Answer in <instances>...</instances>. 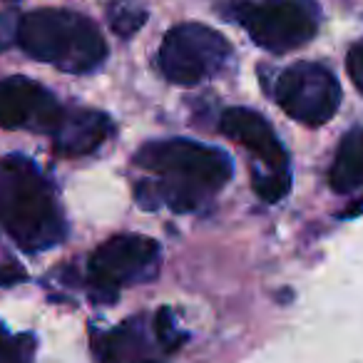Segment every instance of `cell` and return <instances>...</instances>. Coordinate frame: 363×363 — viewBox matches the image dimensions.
Returning <instances> with one entry per match:
<instances>
[{
	"label": "cell",
	"instance_id": "1",
	"mask_svg": "<svg viewBox=\"0 0 363 363\" xmlns=\"http://www.w3.org/2000/svg\"><path fill=\"white\" fill-rule=\"evenodd\" d=\"M135 162L152 174V179L140 182L135 189L137 202L145 209L194 212L232 179L234 172L232 160L222 150L182 137L147 142Z\"/></svg>",
	"mask_w": 363,
	"mask_h": 363
},
{
	"label": "cell",
	"instance_id": "2",
	"mask_svg": "<svg viewBox=\"0 0 363 363\" xmlns=\"http://www.w3.org/2000/svg\"><path fill=\"white\" fill-rule=\"evenodd\" d=\"M0 227L26 252L52 249L67 234L52 184L21 155L0 160Z\"/></svg>",
	"mask_w": 363,
	"mask_h": 363
},
{
	"label": "cell",
	"instance_id": "3",
	"mask_svg": "<svg viewBox=\"0 0 363 363\" xmlns=\"http://www.w3.org/2000/svg\"><path fill=\"white\" fill-rule=\"evenodd\" d=\"M18 45L33 60L62 72L85 75L105 62L107 43L100 28L82 13L43 8L21 16Z\"/></svg>",
	"mask_w": 363,
	"mask_h": 363
},
{
	"label": "cell",
	"instance_id": "4",
	"mask_svg": "<svg viewBox=\"0 0 363 363\" xmlns=\"http://www.w3.org/2000/svg\"><path fill=\"white\" fill-rule=\"evenodd\" d=\"M234 21L269 52H291L318 33L321 13L313 0H249L232 11Z\"/></svg>",
	"mask_w": 363,
	"mask_h": 363
},
{
	"label": "cell",
	"instance_id": "5",
	"mask_svg": "<svg viewBox=\"0 0 363 363\" xmlns=\"http://www.w3.org/2000/svg\"><path fill=\"white\" fill-rule=\"evenodd\" d=\"M232 60V45L222 33L202 23H182L164 35L160 48L162 75L182 87H192L219 75Z\"/></svg>",
	"mask_w": 363,
	"mask_h": 363
},
{
	"label": "cell",
	"instance_id": "6",
	"mask_svg": "<svg viewBox=\"0 0 363 363\" xmlns=\"http://www.w3.org/2000/svg\"><path fill=\"white\" fill-rule=\"evenodd\" d=\"M160 244L142 234H120L107 239L90 257L87 277L97 301H115L120 289L150 281L160 272Z\"/></svg>",
	"mask_w": 363,
	"mask_h": 363
},
{
	"label": "cell",
	"instance_id": "7",
	"mask_svg": "<svg viewBox=\"0 0 363 363\" xmlns=\"http://www.w3.org/2000/svg\"><path fill=\"white\" fill-rule=\"evenodd\" d=\"M274 100L291 120L321 127L338 112L341 85L328 67L318 62H296L277 77Z\"/></svg>",
	"mask_w": 363,
	"mask_h": 363
},
{
	"label": "cell",
	"instance_id": "8",
	"mask_svg": "<svg viewBox=\"0 0 363 363\" xmlns=\"http://www.w3.org/2000/svg\"><path fill=\"white\" fill-rule=\"evenodd\" d=\"M62 115L65 107L40 82L21 75L0 80V130H35L52 135Z\"/></svg>",
	"mask_w": 363,
	"mask_h": 363
},
{
	"label": "cell",
	"instance_id": "9",
	"mask_svg": "<svg viewBox=\"0 0 363 363\" xmlns=\"http://www.w3.org/2000/svg\"><path fill=\"white\" fill-rule=\"evenodd\" d=\"M219 130L224 137L242 145L262 164L254 174H289V155L281 140L259 112L249 107H229L222 112Z\"/></svg>",
	"mask_w": 363,
	"mask_h": 363
},
{
	"label": "cell",
	"instance_id": "10",
	"mask_svg": "<svg viewBox=\"0 0 363 363\" xmlns=\"http://www.w3.org/2000/svg\"><path fill=\"white\" fill-rule=\"evenodd\" d=\"M112 135V120L100 110L72 107L62 115L60 125L52 132L55 152L62 157H82L95 152Z\"/></svg>",
	"mask_w": 363,
	"mask_h": 363
},
{
	"label": "cell",
	"instance_id": "11",
	"mask_svg": "<svg viewBox=\"0 0 363 363\" xmlns=\"http://www.w3.org/2000/svg\"><path fill=\"white\" fill-rule=\"evenodd\" d=\"M95 356L100 363H142L150 358L145 326L140 318L125 321L115 331L95 338Z\"/></svg>",
	"mask_w": 363,
	"mask_h": 363
},
{
	"label": "cell",
	"instance_id": "12",
	"mask_svg": "<svg viewBox=\"0 0 363 363\" xmlns=\"http://www.w3.org/2000/svg\"><path fill=\"white\" fill-rule=\"evenodd\" d=\"M328 182L338 194L356 192L363 187V127H353L341 140Z\"/></svg>",
	"mask_w": 363,
	"mask_h": 363
},
{
	"label": "cell",
	"instance_id": "13",
	"mask_svg": "<svg viewBox=\"0 0 363 363\" xmlns=\"http://www.w3.org/2000/svg\"><path fill=\"white\" fill-rule=\"evenodd\" d=\"M110 28L120 38H130L147 23V11L135 0H112L107 8Z\"/></svg>",
	"mask_w": 363,
	"mask_h": 363
},
{
	"label": "cell",
	"instance_id": "14",
	"mask_svg": "<svg viewBox=\"0 0 363 363\" xmlns=\"http://www.w3.org/2000/svg\"><path fill=\"white\" fill-rule=\"evenodd\" d=\"M35 338L30 333H11L0 323V363H33Z\"/></svg>",
	"mask_w": 363,
	"mask_h": 363
},
{
	"label": "cell",
	"instance_id": "15",
	"mask_svg": "<svg viewBox=\"0 0 363 363\" xmlns=\"http://www.w3.org/2000/svg\"><path fill=\"white\" fill-rule=\"evenodd\" d=\"M155 336H157V343H160L164 351H177V348L184 343V338H187L179 331V326H177L174 313L167 306H162L155 316Z\"/></svg>",
	"mask_w": 363,
	"mask_h": 363
},
{
	"label": "cell",
	"instance_id": "16",
	"mask_svg": "<svg viewBox=\"0 0 363 363\" xmlns=\"http://www.w3.org/2000/svg\"><path fill=\"white\" fill-rule=\"evenodd\" d=\"M291 174H254V192L264 202H279L289 194Z\"/></svg>",
	"mask_w": 363,
	"mask_h": 363
},
{
	"label": "cell",
	"instance_id": "17",
	"mask_svg": "<svg viewBox=\"0 0 363 363\" xmlns=\"http://www.w3.org/2000/svg\"><path fill=\"white\" fill-rule=\"evenodd\" d=\"M18 28H21L18 13H0V50L18 43Z\"/></svg>",
	"mask_w": 363,
	"mask_h": 363
},
{
	"label": "cell",
	"instance_id": "18",
	"mask_svg": "<svg viewBox=\"0 0 363 363\" xmlns=\"http://www.w3.org/2000/svg\"><path fill=\"white\" fill-rule=\"evenodd\" d=\"M346 67H348V75H351L353 85L363 92V40L356 43V45L348 50L346 57Z\"/></svg>",
	"mask_w": 363,
	"mask_h": 363
},
{
	"label": "cell",
	"instance_id": "19",
	"mask_svg": "<svg viewBox=\"0 0 363 363\" xmlns=\"http://www.w3.org/2000/svg\"><path fill=\"white\" fill-rule=\"evenodd\" d=\"M23 279H26V272L18 264H0V286H11Z\"/></svg>",
	"mask_w": 363,
	"mask_h": 363
},
{
	"label": "cell",
	"instance_id": "20",
	"mask_svg": "<svg viewBox=\"0 0 363 363\" xmlns=\"http://www.w3.org/2000/svg\"><path fill=\"white\" fill-rule=\"evenodd\" d=\"M142 363H160V361H152V358H147V361H142Z\"/></svg>",
	"mask_w": 363,
	"mask_h": 363
}]
</instances>
